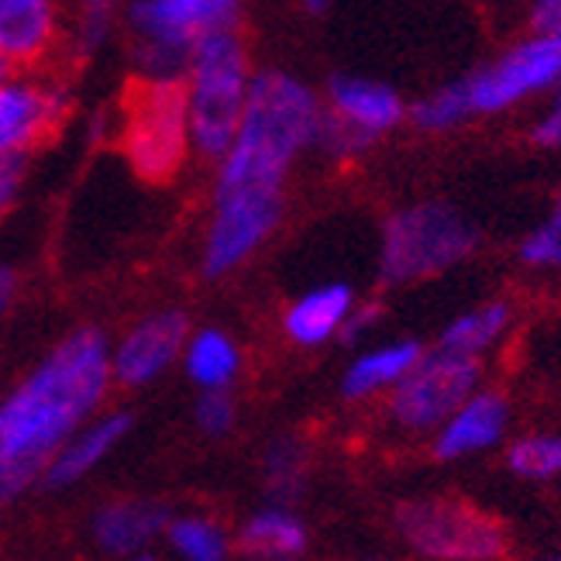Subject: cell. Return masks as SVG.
Wrapping results in <instances>:
<instances>
[{
  "instance_id": "cb8c5ba5",
  "label": "cell",
  "mask_w": 561,
  "mask_h": 561,
  "mask_svg": "<svg viewBox=\"0 0 561 561\" xmlns=\"http://www.w3.org/2000/svg\"><path fill=\"white\" fill-rule=\"evenodd\" d=\"M506 461L520 479H551L561 472V437H524Z\"/></svg>"
},
{
  "instance_id": "f1b7e54d",
  "label": "cell",
  "mask_w": 561,
  "mask_h": 561,
  "mask_svg": "<svg viewBox=\"0 0 561 561\" xmlns=\"http://www.w3.org/2000/svg\"><path fill=\"white\" fill-rule=\"evenodd\" d=\"M520 259L530 265H561V217H551L545 228L524 241Z\"/></svg>"
},
{
  "instance_id": "4316f807",
  "label": "cell",
  "mask_w": 561,
  "mask_h": 561,
  "mask_svg": "<svg viewBox=\"0 0 561 561\" xmlns=\"http://www.w3.org/2000/svg\"><path fill=\"white\" fill-rule=\"evenodd\" d=\"M114 11H117V0H80V8H77V48L80 53H93V48L104 45Z\"/></svg>"
},
{
  "instance_id": "8fae6325",
  "label": "cell",
  "mask_w": 561,
  "mask_h": 561,
  "mask_svg": "<svg viewBox=\"0 0 561 561\" xmlns=\"http://www.w3.org/2000/svg\"><path fill=\"white\" fill-rule=\"evenodd\" d=\"M66 93L56 83L11 77L0 83V159L24 162L35 145L56 128Z\"/></svg>"
},
{
  "instance_id": "9a60e30c",
  "label": "cell",
  "mask_w": 561,
  "mask_h": 561,
  "mask_svg": "<svg viewBox=\"0 0 561 561\" xmlns=\"http://www.w3.org/2000/svg\"><path fill=\"white\" fill-rule=\"evenodd\" d=\"M165 527L169 517L162 506L128 500V503H111L93 517V538L107 554L125 558L149 548Z\"/></svg>"
},
{
  "instance_id": "e0dca14e",
  "label": "cell",
  "mask_w": 561,
  "mask_h": 561,
  "mask_svg": "<svg viewBox=\"0 0 561 561\" xmlns=\"http://www.w3.org/2000/svg\"><path fill=\"white\" fill-rule=\"evenodd\" d=\"M331 111L369 135L389 131L403 117V104L393 90L382 83L355 80V77L331 80Z\"/></svg>"
},
{
  "instance_id": "83f0119b",
  "label": "cell",
  "mask_w": 561,
  "mask_h": 561,
  "mask_svg": "<svg viewBox=\"0 0 561 561\" xmlns=\"http://www.w3.org/2000/svg\"><path fill=\"white\" fill-rule=\"evenodd\" d=\"M270 490L279 496V500H286V496H293L300 490V472H304V466H300V451H297V445H289V442H283V445H276L273 451H270Z\"/></svg>"
},
{
  "instance_id": "7a4b0ae2",
  "label": "cell",
  "mask_w": 561,
  "mask_h": 561,
  "mask_svg": "<svg viewBox=\"0 0 561 561\" xmlns=\"http://www.w3.org/2000/svg\"><path fill=\"white\" fill-rule=\"evenodd\" d=\"M317 117H321V107L300 80L286 72L255 77L234 141L221 156L214 201L283 197L286 169L313 141Z\"/></svg>"
},
{
  "instance_id": "277c9868",
  "label": "cell",
  "mask_w": 561,
  "mask_h": 561,
  "mask_svg": "<svg viewBox=\"0 0 561 561\" xmlns=\"http://www.w3.org/2000/svg\"><path fill=\"white\" fill-rule=\"evenodd\" d=\"M241 0H138L131 28L138 66L149 80H180L201 38L231 28Z\"/></svg>"
},
{
  "instance_id": "e575fe53",
  "label": "cell",
  "mask_w": 561,
  "mask_h": 561,
  "mask_svg": "<svg viewBox=\"0 0 561 561\" xmlns=\"http://www.w3.org/2000/svg\"><path fill=\"white\" fill-rule=\"evenodd\" d=\"M11 297H14V276L0 265V317L8 313V307H11Z\"/></svg>"
},
{
  "instance_id": "7c38bea8",
  "label": "cell",
  "mask_w": 561,
  "mask_h": 561,
  "mask_svg": "<svg viewBox=\"0 0 561 561\" xmlns=\"http://www.w3.org/2000/svg\"><path fill=\"white\" fill-rule=\"evenodd\" d=\"M190 337L186 317L176 310H162L138 321L111 352L114 379L131 389L156 382L169 365L183 358V345Z\"/></svg>"
},
{
  "instance_id": "74e56055",
  "label": "cell",
  "mask_w": 561,
  "mask_h": 561,
  "mask_svg": "<svg viewBox=\"0 0 561 561\" xmlns=\"http://www.w3.org/2000/svg\"><path fill=\"white\" fill-rule=\"evenodd\" d=\"M554 217H561V197H558V207H554Z\"/></svg>"
},
{
  "instance_id": "4dcf8cb0",
  "label": "cell",
  "mask_w": 561,
  "mask_h": 561,
  "mask_svg": "<svg viewBox=\"0 0 561 561\" xmlns=\"http://www.w3.org/2000/svg\"><path fill=\"white\" fill-rule=\"evenodd\" d=\"M534 141L545 145V149H554V145H561V93H558V101L551 104L548 117L541 121L538 128H534Z\"/></svg>"
},
{
  "instance_id": "f546056e",
  "label": "cell",
  "mask_w": 561,
  "mask_h": 561,
  "mask_svg": "<svg viewBox=\"0 0 561 561\" xmlns=\"http://www.w3.org/2000/svg\"><path fill=\"white\" fill-rule=\"evenodd\" d=\"M197 424L207 434H225L234 424V403L228 389H204V397L197 400Z\"/></svg>"
},
{
  "instance_id": "ffe728a7",
  "label": "cell",
  "mask_w": 561,
  "mask_h": 561,
  "mask_svg": "<svg viewBox=\"0 0 561 561\" xmlns=\"http://www.w3.org/2000/svg\"><path fill=\"white\" fill-rule=\"evenodd\" d=\"M417 362H421L417 341H403V345H389V348L365 355L352 365L348 376H345V397L358 400L365 393H376V389H382L389 382H400Z\"/></svg>"
},
{
  "instance_id": "d6986e66",
  "label": "cell",
  "mask_w": 561,
  "mask_h": 561,
  "mask_svg": "<svg viewBox=\"0 0 561 561\" xmlns=\"http://www.w3.org/2000/svg\"><path fill=\"white\" fill-rule=\"evenodd\" d=\"M183 365H186V376L201 389H228L231 379L238 376L241 355L225 331L207 328V331H197L186 337Z\"/></svg>"
},
{
  "instance_id": "836d02e7",
  "label": "cell",
  "mask_w": 561,
  "mask_h": 561,
  "mask_svg": "<svg viewBox=\"0 0 561 561\" xmlns=\"http://www.w3.org/2000/svg\"><path fill=\"white\" fill-rule=\"evenodd\" d=\"M376 321H379V310H376V307H362V310L352 307L348 321H345V337H358L365 328L376 324Z\"/></svg>"
},
{
  "instance_id": "d6a6232c",
  "label": "cell",
  "mask_w": 561,
  "mask_h": 561,
  "mask_svg": "<svg viewBox=\"0 0 561 561\" xmlns=\"http://www.w3.org/2000/svg\"><path fill=\"white\" fill-rule=\"evenodd\" d=\"M18 183H21V162L0 159V207L11 204V197L18 193Z\"/></svg>"
},
{
  "instance_id": "5b68a950",
  "label": "cell",
  "mask_w": 561,
  "mask_h": 561,
  "mask_svg": "<svg viewBox=\"0 0 561 561\" xmlns=\"http://www.w3.org/2000/svg\"><path fill=\"white\" fill-rule=\"evenodd\" d=\"M476 249L472 225L448 204H421L389 217L382 234V279L413 283L442 273Z\"/></svg>"
},
{
  "instance_id": "52a82bcc",
  "label": "cell",
  "mask_w": 561,
  "mask_h": 561,
  "mask_svg": "<svg viewBox=\"0 0 561 561\" xmlns=\"http://www.w3.org/2000/svg\"><path fill=\"white\" fill-rule=\"evenodd\" d=\"M400 530L413 551L427 558L490 561L506 551V534L482 510L455 500H421L400 506Z\"/></svg>"
},
{
  "instance_id": "30bf717a",
  "label": "cell",
  "mask_w": 561,
  "mask_h": 561,
  "mask_svg": "<svg viewBox=\"0 0 561 561\" xmlns=\"http://www.w3.org/2000/svg\"><path fill=\"white\" fill-rule=\"evenodd\" d=\"M283 197L276 201H214V221L204 245L207 276L238 270L279 225Z\"/></svg>"
},
{
  "instance_id": "4fadbf2b",
  "label": "cell",
  "mask_w": 561,
  "mask_h": 561,
  "mask_svg": "<svg viewBox=\"0 0 561 561\" xmlns=\"http://www.w3.org/2000/svg\"><path fill=\"white\" fill-rule=\"evenodd\" d=\"M128 431H131V413H104V417L87 421L53 458V466L45 469L42 482L53 485V490H62V485L87 479L121 442H125Z\"/></svg>"
},
{
  "instance_id": "6da1fadb",
  "label": "cell",
  "mask_w": 561,
  "mask_h": 561,
  "mask_svg": "<svg viewBox=\"0 0 561 561\" xmlns=\"http://www.w3.org/2000/svg\"><path fill=\"white\" fill-rule=\"evenodd\" d=\"M114 369L101 331H77L0 400V503L18 500L107 400Z\"/></svg>"
},
{
  "instance_id": "9c48e42d",
  "label": "cell",
  "mask_w": 561,
  "mask_h": 561,
  "mask_svg": "<svg viewBox=\"0 0 561 561\" xmlns=\"http://www.w3.org/2000/svg\"><path fill=\"white\" fill-rule=\"evenodd\" d=\"M558 80H561V35H541L534 42L517 45L496 66L476 72L461 87H466L472 111L493 114Z\"/></svg>"
},
{
  "instance_id": "7402d4cb",
  "label": "cell",
  "mask_w": 561,
  "mask_h": 561,
  "mask_svg": "<svg viewBox=\"0 0 561 561\" xmlns=\"http://www.w3.org/2000/svg\"><path fill=\"white\" fill-rule=\"evenodd\" d=\"M169 545L186 561H221L228 558L225 530L207 517H180L169 520Z\"/></svg>"
},
{
  "instance_id": "d4e9b609",
  "label": "cell",
  "mask_w": 561,
  "mask_h": 561,
  "mask_svg": "<svg viewBox=\"0 0 561 561\" xmlns=\"http://www.w3.org/2000/svg\"><path fill=\"white\" fill-rule=\"evenodd\" d=\"M466 114H472V107H469V96H466V87H461V83L437 90L434 96H427V101H421L417 107H413V121H417V128H427V131L451 128Z\"/></svg>"
},
{
  "instance_id": "603a6c76",
  "label": "cell",
  "mask_w": 561,
  "mask_h": 561,
  "mask_svg": "<svg viewBox=\"0 0 561 561\" xmlns=\"http://www.w3.org/2000/svg\"><path fill=\"white\" fill-rule=\"evenodd\" d=\"M510 321V310L506 304H493V307H482L476 313H466V317H458V321L445 331L442 337V345L445 348H455V352H482V348H490L493 341L503 334Z\"/></svg>"
},
{
  "instance_id": "2e32d148",
  "label": "cell",
  "mask_w": 561,
  "mask_h": 561,
  "mask_svg": "<svg viewBox=\"0 0 561 561\" xmlns=\"http://www.w3.org/2000/svg\"><path fill=\"white\" fill-rule=\"evenodd\" d=\"M506 424V403L496 393H482V397H469L461 403L448 427L437 437V458H461V455H472L482 451L500 442Z\"/></svg>"
},
{
  "instance_id": "3957f363",
  "label": "cell",
  "mask_w": 561,
  "mask_h": 561,
  "mask_svg": "<svg viewBox=\"0 0 561 561\" xmlns=\"http://www.w3.org/2000/svg\"><path fill=\"white\" fill-rule=\"evenodd\" d=\"M249 56L231 28L197 42L186 66V111L193 149L221 159L249 104Z\"/></svg>"
},
{
  "instance_id": "8992f818",
  "label": "cell",
  "mask_w": 561,
  "mask_h": 561,
  "mask_svg": "<svg viewBox=\"0 0 561 561\" xmlns=\"http://www.w3.org/2000/svg\"><path fill=\"white\" fill-rule=\"evenodd\" d=\"M190 111L186 83L180 80H149L131 96L125 149L131 165L145 180H169L183 165L190 149Z\"/></svg>"
},
{
  "instance_id": "5bb4252c",
  "label": "cell",
  "mask_w": 561,
  "mask_h": 561,
  "mask_svg": "<svg viewBox=\"0 0 561 561\" xmlns=\"http://www.w3.org/2000/svg\"><path fill=\"white\" fill-rule=\"evenodd\" d=\"M59 35V0H0V56L38 62Z\"/></svg>"
},
{
  "instance_id": "1f68e13d",
  "label": "cell",
  "mask_w": 561,
  "mask_h": 561,
  "mask_svg": "<svg viewBox=\"0 0 561 561\" xmlns=\"http://www.w3.org/2000/svg\"><path fill=\"white\" fill-rule=\"evenodd\" d=\"M534 28L545 35H561V0H538V8H534Z\"/></svg>"
},
{
  "instance_id": "44dd1931",
  "label": "cell",
  "mask_w": 561,
  "mask_h": 561,
  "mask_svg": "<svg viewBox=\"0 0 561 561\" xmlns=\"http://www.w3.org/2000/svg\"><path fill=\"white\" fill-rule=\"evenodd\" d=\"M241 548L255 558H297L307 548V534L286 510H262L241 527Z\"/></svg>"
},
{
  "instance_id": "ba28073f",
  "label": "cell",
  "mask_w": 561,
  "mask_h": 561,
  "mask_svg": "<svg viewBox=\"0 0 561 561\" xmlns=\"http://www.w3.org/2000/svg\"><path fill=\"white\" fill-rule=\"evenodd\" d=\"M482 369L472 352L445 348L421 358L400 379L393 393V417L407 427H434L472 397Z\"/></svg>"
},
{
  "instance_id": "ac0fdd59",
  "label": "cell",
  "mask_w": 561,
  "mask_h": 561,
  "mask_svg": "<svg viewBox=\"0 0 561 561\" xmlns=\"http://www.w3.org/2000/svg\"><path fill=\"white\" fill-rule=\"evenodd\" d=\"M352 313V289L331 283L307 293L304 300H297L286 313V334L297 341V345H321L331 334L345 328Z\"/></svg>"
},
{
  "instance_id": "d590c367",
  "label": "cell",
  "mask_w": 561,
  "mask_h": 561,
  "mask_svg": "<svg viewBox=\"0 0 561 561\" xmlns=\"http://www.w3.org/2000/svg\"><path fill=\"white\" fill-rule=\"evenodd\" d=\"M11 59H4V56H0V83H4V80H11Z\"/></svg>"
},
{
  "instance_id": "8d00e7d4",
  "label": "cell",
  "mask_w": 561,
  "mask_h": 561,
  "mask_svg": "<svg viewBox=\"0 0 561 561\" xmlns=\"http://www.w3.org/2000/svg\"><path fill=\"white\" fill-rule=\"evenodd\" d=\"M304 4H307L310 11H324V8H328V0H304Z\"/></svg>"
},
{
  "instance_id": "484cf974",
  "label": "cell",
  "mask_w": 561,
  "mask_h": 561,
  "mask_svg": "<svg viewBox=\"0 0 561 561\" xmlns=\"http://www.w3.org/2000/svg\"><path fill=\"white\" fill-rule=\"evenodd\" d=\"M373 138H376V135L355 128L352 121H345V117L334 114V111H328V114L317 117V128H313V141L321 145V149L334 152V156H355V152H362Z\"/></svg>"
}]
</instances>
